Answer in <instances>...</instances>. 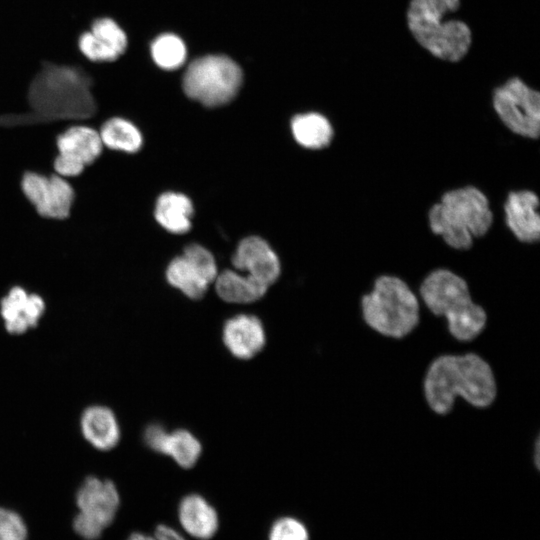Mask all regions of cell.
I'll list each match as a JSON object with an SVG mask.
<instances>
[{
    "label": "cell",
    "mask_w": 540,
    "mask_h": 540,
    "mask_svg": "<svg viewBox=\"0 0 540 540\" xmlns=\"http://www.w3.org/2000/svg\"><path fill=\"white\" fill-rule=\"evenodd\" d=\"M422 392L428 408L446 415L457 398L476 408L491 406L497 397V381L490 364L478 353H443L428 364Z\"/></svg>",
    "instance_id": "1"
},
{
    "label": "cell",
    "mask_w": 540,
    "mask_h": 540,
    "mask_svg": "<svg viewBox=\"0 0 540 540\" xmlns=\"http://www.w3.org/2000/svg\"><path fill=\"white\" fill-rule=\"evenodd\" d=\"M418 294L425 310L443 318L449 335L461 344L469 345L487 324V312L473 299L467 280L450 269L428 272L419 283Z\"/></svg>",
    "instance_id": "2"
},
{
    "label": "cell",
    "mask_w": 540,
    "mask_h": 540,
    "mask_svg": "<svg viewBox=\"0 0 540 540\" xmlns=\"http://www.w3.org/2000/svg\"><path fill=\"white\" fill-rule=\"evenodd\" d=\"M494 220L488 197L473 185L443 193L428 211L431 232L455 250H468L485 236Z\"/></svg>",
    "instance_id": "3"
},
{
    "label": "cell",
    "mask_w": 540,
    "mask_h": 540,
    "mask_svg": "<svg viewBox=\"0 0 540 540\" xmlns=\"http://www.w3.org/2000/svg\"><path fill=\"white\" fill-rule=\"evenodd\" d=\"M359 311L371 331L399 340L418 326L422 308L419 297L406 280L394 274H380L360 296Z\"/></svg>",
    "instance_id": "4"
},
{
    "label": "cell",
    "mask_w": 540,
    "mask_h": 540,
    "mask_svg": "<svg viewBox=\"0 0 540 540\" xmlns=\"http://www.w3.org/2000/svg\"><path fill=\"white\" fill-rule=\"evenodd\" d=\"M460 0H410L406 20L416 42L431 55L458 62L472 43L470 27L463 21L447 19L458 10Z\"/></svg>",
    "instance_id": "5"
},
{
    "label": "cell",
    "mask_w": 540,
    "mask_h": 540,
    "mask_svg": "<svg viewBox=\"0 0 540 540\" xmlns=\"http://www.w3.org/2000/svg\"><path fill=\"white\" fill-rule=\"evenodd\" d=\"M242 78L241 68L229 57L207 55L190 63L183 77V90L205 106H221L236 96Z\"/></svg>",
    "instance_id": "6"
},
{
    "label": "cell",
    "mask_w": 540,
    "mask_h": 540,
    "mask_svg": "<svg viewBox=\"0 0 540 540\" xmlns=\"http://www.w3.org/2000/svg\"><path fill=\"white\" fill-rule=\"evenodd\" d=\"M76 506L74 533L83 540H98L116 518L120 495L112 481L89 476L77 490Z\"/></svg>",
    "instance_id": "7"
},
{
    "label": "cell",
    "mask_w": 540,
    "mask_h": 540,
    "mask_svg": "<svg viewBox=\"0 0 540 540\" xmlns=\"http://www.w3.org/2000/svg\"><path fill=\"white\" fill-rule=\"evenodd\" d=\"M493 109L513 134L536 140L540 134V93L514 76L492 93Z\"/></svg>",
    "instance_id": "8"
},
{
    "label": "cell",
    "mask_w": 540,
    "mask_h": 540,
    "mask_svg": "<svg viewBox=\"0 0 540 540\" xmlns=\"http://www.w3.org/2000/svg\"><path fill=\"white\" fill-rule=\"evenodd\" d=\"M56 148L53 171L66 179L79 176L104 150L98 129L86 124H72L59 133Z\"/></svg>",
    "instance_id": "9"
},
{
    "label": "cell",
    "mask_w": 540,
    "mask_h": 540,
    "mask_svg": "<svg viewBox=\"0 0 540 540\" xmlns=\"http://www.w3.org/2000/svg\"><path fill=\"white\" fill-rule=\"evenodd\" d=\"M21 190L36 213L45 219L64 220L71 211L75 190L70 181L56 173H23Z\"/></svg>",
    "instance_id": "10"
},
{
    "label": "cell",
    "mask_w": 540,
    "mask_h": 540,
    "mask_svg": "<svg viewBox=\"0 0 540 540\" xmlns=\"http://www.w3.org/2000/svg\"><path fill=\"white\" fill-rule=\"evenodd\" d=\"M80 53L90 62H114L127 50L129 39L123 27L113 18H96L90 29L77 41Z\"/></svg>",
    "instance_id": "11"
},
{
    "label": "cell",
    "mask_w": 540,
    "mask_h": 540,
    "mask_svg": "<svg viewBox=\"0 0 540 540\" xmlns=\"http://www.w3.org/2000/svg\"><path fill=\"white\" fill-rule=\"evenodd\" d=\"M46 308L44 297L21 285L11 286L0 298V314L12 334H20L37 325Z\"/></svg>",
    "instance_id": "12"
},
{
    "label": "cell",
    "mask_w": 540,
    "mask_h": 540,
    "mask_svg": "<svg viewBox=\"0 0 540 540\" xmlns=\"http://www.w3.org/2000/svg\"><path fill=\"white\" fill-rule=\"evenodd\" d=\"M539 197L528 189L508 193L503 205L505 223L521 243L533 244L540 239Z\"/></svg>",
    "instance_id": "13"
},
{
    "label": "cell",
    "mask_w": 540,
    "mask_h": 540,
    "mask_svg": "<svg viewBox=\"0 0 540 540\" xmlns=\"http://www.w3.org/2000/svg\"><path fill=\"white\" fill-rule=\"evenodd\" d=\"M233 266L269 287L280 274V262L268 243L260 237L243 239L232 257Z\"/></svg>",
    "instance_id": "14"
},
{
    "label": "cell",
    "mask_w": 540,
    "mask_h": 540,
    "mask_svg": "<svg viewBox=\"0 0 540 540\" xmlns=\"http://www.w3.org/2000/svg\"><path fill=\"white\" fill-rule=\"evenodd\" d=\"M222 339L234 357L247 360L262 350L266 343V334L259 318L239 314L225 322Z\"/></svg>",
    "instance_id": "15"
},
{
    "label": "cell",
    "mask_w": 540,
    "mask_h": 540,
    "mask_svg": "<svg viewBox=\"0 0 540 540\" xmlns=\"http://www.w3.org/2000/svg\"><path fill=\"white\" fill-rule=\"evenodd\" d=\"M178 516L186 533L200 540L212 538L218 529L216 510L197 494H191L182 499Z\"/></svg>",
    "instance_id": "16"
},
{
    "label": "cell",
    "mask_w": 540,
    "mask_h": 540,
    "mask_svg": "<svg viewBox=\"0 0 540 540\" xmlns=\"http://www.w3.org/2000/svg\"><path fill=\"white\" fill-rule=\"evenodd\" d=\"M85 439L99 450H110L120 439V429L114 413L104 406L88 407L81 417Z\"/></svg>",
    "instance_id": "17"
},
{
    "label": "cell",
    "mask_w": 540,
    "mask_h": 540,
    "mask_svg": "<svg viewBox=\"0 0 540 540\" xmlns=\"http://www.w3.org/2000/svg\"><path fill=\"white\" fill-rule=\"evenodd\" d=\"M105 149L136 154L143 146L144 138L139 127L130 119L121 116L107 118L98 128Z\"/></svg>",
    "instance_id": "18"
},
{
    "label": "cell",
    "mask_w": 540,
    "mask_h": 540,
    "mask_svg": "<svg viewBox=\"0 0 540 540\" xmlns=\"http://www.w3.org/2000/svg\"><path fill=\"white\" fill-rule=\"evenodd\" d=\"M193 205L184 194L166 192L155 204L154 217L161 227L171 233L182 234L191 227Z\"/></svg>",
    "instance_id": "19"
},
{
    "label": "cell",
    "mask_w": 540,
    "mask_h": 540,
    "mask_svg": "<svg viewBox=\"0 0 540 540\" xmlns=\"http://www.w3.org/2000/svg\"><path fill=\"white\" fill-rule=\"evenodd\" d=\"M214 281L218 296L229 303L254 302L264 296L268 289L252 277L232 270L223 271Z\"/></svg>",
    "instance_id": "20"
},
{
    "label": "cell",
    "mask_w": 540,
    "mask_h": 540,
    "mask_svg": "<svg viewBox=\"0 0 540 540\" xmlns=\"http://www.w3.org/2000/svg\"><path fill=\"white\" fill-rule=\"evenodd\" d=\"M291 129L295 140L309 149H322L333 138V127L322 114L310 112L299 114L292 119Z\"/></svg>",
    "instance_id": "21"
},
{
    "label": "cell",
    "mask_w": 540,
    "mask_h": 540,
    "mask_svg": "<svg viewBox=\"0 0 540 540\" xmlns=\"http://www.w3.org/2000/svg\"><path fill=\"white\" fill-rule=\"evenodd\" d=\"M202 451L199 440L189 431L165 432L156 452L168 455L182 468L193 467Z\"/></svg>",
    "instance_id": "22"
},
{
    "label": "cell",
    "mask_w": 540,
    "mask_h": 540,
    "mask_svg": "<svg viewBox=\"0 0 540 540\" xmlns=\"http://www.w3.org/2000/svg\"><path fill=\"white\" fill-rule=\"evenodd\" d=\"M166 278L173 287L191 299L203 297L209 285L183 255L170 262L166 270Z\"/></svg>",
    "instance_id": "23"
},
{
    "label": "cell",
    "mask_w": 540,
    "mask_h": 540,
    "mask_svg": "<svg viewBox=\"0 0 540 540\" xmlns=\"http://www.w3.org/2000/svg\"><path fill=\"white\" fill-rule=\"evenodd\" d=\"M154 63L165 70H174L186 60V46L181 38L174 34H162L156 37L150 46Z\"/></svg>",
    "instance_id": "24"
},
{
    "label": "cell",
    "mask_w": 540,
    "mask_h": 540,
    "mask_svg": "<svg viewBox=\"0 0 540 540\" xmlns=\"http://www.w3.org/2000/svg\"><path fill=\"white\" fill-rule=\"evenodd\" d=\"M0 540H28V526L15 510L0 507Z\"/></svg>",
    "instance_id": "25"
},
{
    "label": "cell",
    "mask_w": 540,
    "mask_h": 540,
    "mask_svg": "<svg viewBox=\"0 0 540 540\" xmlns=\"http://www.w3.org/2000/svg\"><path fill=\"white\" fill-rule=\"evenodd\" d=\"M183 256L197 269L210 284L217 277V266L213 255L198 244H191L184 250Z\"/></svg>",
    "instance_id": "26"
},
{
    "label": "cell",
    "mask_w": 540,
    "mask_h": 540,
    "mask_svg": "<svg viewBox=\"0 0 540 540\" xmlns=\"http://www.w3.org/2000/svg\"><path fill=\"white\" fill-rule=\"evenodd\" d=\"M269 540H309L308 530L299 520L283 517L274 522Z\"/></svg>",
    "instance_id": "27"
},
{
    "label": "cell",
    "mask_w": 540,
    "mask_h": 540,
    "mask_svg": "<svg viewBox=\"0 0 540 540\" xmlns=\"http://www.w3.org/2000/svg\"><path fill=\"white\" fill-rule=\"evenodd\" d=\"M127 540H185L175 529L167 525H159L155 529L154 535H147L141 532L132 533Z\"/></svg>",
    "instance_id": "28"
}]
</instances>
